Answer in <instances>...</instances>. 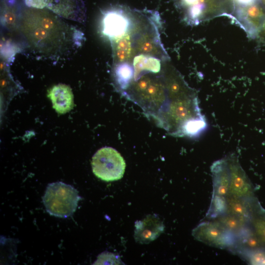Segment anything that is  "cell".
<instances>
[{"instance_id": "obj_8", "label": "cell", "mask_w": 265, "mask_h": 265, "mask_svg": "<svg viewBox=\"0 0 265 265\" xmlns=\"http://www.w3.org/2000/svg\"><path fill=\"white\" fill-rule=\"evenodd\" d=\"M131 21L129 15L122 9L108 10L102 20V32L113 41L128 33Z\"/></svg>"}, {"instance_id": "obj_24", "label": "cell", "mask_w": 265, "mask_h": 265, "mask_svg": "<svg viewBox=\"0 0 265 265\" xmlns=\"http://www.w3.org/2000/svg\"><path fill=\"white\" fill-rule=\"evenodd\" d=\"M256 38L260 42L265 44V21L260 30Z\"/></svg>"}, {"instance_id": "obj_7", "label": "cell", "mask_w": 265, "mask_h": 265, "mask_svg": "<svg viewBox=\"0 0 265 265\" xmlns=\"http://www.w3.org/2000/svg\"><path fill=\"white\" fill-rule=\"evenodd\" d=\"M226 158L230 171L228 194L244 198L255 197L252 184L242 169L238 157L233 154Z\"/></svg>"}, {"instance_id": "obj_27", "label": "cell", "mask_w": 265, "mask_h": 265, "mask_svg": "<svg viewBox=\"0 0 265 265\" xmlns=\"http://www.w3.org/2000/svg\"><path fill=\"white\" fill-rule=\"evenodd\" d=\"M262 1L265 4V0H262Z\"/></svg>"}, {"instance_id": "obj_23", "label": "cell", "mask_w": 265, "mask_h": 265, "mask_svg": "<svg viewBox=\"0 0 265 265\" xmlns=\"http://www.w3.org/2000/svg\"><path fill=\"white\" fill-rule=\"evenodd\" d=\"M122 263L116 255L109 253L104 252L100 255L97 261L95 263L97 265H118Z\"/></svg>"}, {"instance_id": "obj_2", "label": "cell", "mask_w": 265, "mask_h": 265, "mask_svg": "<svg viewBox=\"0 0 265 265\" xmlns=\"http://www.w3.org/2000/svg\"><path fill=\"white\" fill-rule=\"evenodd\" d=\"M80 199L78 190L73 186L57 182L48 185L43 202L51 215L66 218L76 211Z\"/></svg>"}, {"instance_id": "obj_6", "label": "cell", "mask_w": 265, "mask_h": 265, "mask_svg": "<svg viewBox=\"0 0 265 265\" xmlns=\"http://www.w3.org/2000/svg\"><path fill=\"white\" fill-rule=\"evenodd\" d=\"M29 7L45 8L59 16L79 22L84 21L85 8L82 0H24Z\"/></svg>"}, {"instance_id": "obj_25", "label": "cell", "mask_w": 265, "mask_h": 265, "mask_svg": "<svg viewBox=\"0 0 265 265\" xmlns=\"http://www.w3.org/2000/svg\"><path fill=\"white\" fill-rule=\"evenodd\" d=\"M257 0H235V1L241 6H247L255 4Z\"/></svg>"}, {"instance_id": "obj_1", "label": "cell", "mask_w": 265, "mask_h": 265, "mask_svg": "<svg viewBox=\"0 0 265 265\" xmlns=\"http://www.w3.org/2000/svg\"><path fill=\"white\" fill-rule=\"evenodd\" d=\"M60 17L46 8L29 7L23 11L20 29L33 50L54 56L81 45L83 34Z\"/></svg>"}, {"instance_id": "obj_12", "label": "cell", "mask_w": 265, "mask_h": 265, "mask_svg": "<svg viewBox=\"0 0 265 265\" xmlns=\"http://www.w3.org/2000/svg\"><path fill=\"white\" fill-rule=\"evenodd\" d=\"M47 96L52 101L53 107L59 114L70 111L74 107V95L71 87L59 83L53 86L48 92Z\"/></svg>"}, {"instance_id": "obj_22", "label": "cell", "mask_w": 265, "mask_h": 265, "mask_svg": "<svg viewBox=\"0 0 265 265\" xmlns=\"http://www.w3.org/2000/svg\"><path fill=\"white\" fill-rule=\"evenodd\" d=\"M243 256L252 265H265V249L259 248L242 253Z\"/></svg>"}, {"instance_id": "obj_13", "label": "cell", "mask_w": 265, "mask_h": 265, "mask_svg": "<svg viewBox=\"0 0 265 265\" xmlns=\"http://www.w3.org/2000/svg\"><path fill=\"white\" fill-rule=\"evenodd\" d=\"M0 20L2 26L10 32L20 28L22 13L17 0H2Z\"/></svg>"}, {"instance_id": "obj_4", "label": "cell", "mask_w": 265, "mask_h": 265, "mask_svg": "<svg viewBox=\"0 0 265 265\" xmlns=\"http://www.w3.org/2000/svg\"><path fill=\"white\" fill-rule=\"evenodd\" d=\"M159 17L158 13L150 11L149 24L132 38L133 50L137 54H148L167 60L168 57L160 42L155 22Z\"/></svg>"}, {"instance_id": "obj_9", "label": "cell", "mask_w": 265, "mask_h": 265, "mask_svg": "<svg viewBox=\"0 0 265 265\" xmlns=\"http://www.w3.org/2000/svg\"><path fill=\"white\" fill-rule=\"evenodd\" d=\"M235 20L249 37L256 38L265 21V11L256 3L242 6L237 11Z\"/></svg>"}, {"instance_id": "obj_15", "label": "cell", "mask_w": 265, "mask_h": 265, "mask_svg": "<svg viewBox=\"0 0 265 265\" xmlns=\"http://www.w3.org/2000/svg\"><path fill=\"white\" fill-rule=\"evenodd\" d=\"M254 197L240 198L228 194L226 197V213L235 215L250 222L251 214V202Z\"/></svg>"}, {"instance_id": "obj_19", "label": "cell", "mask_w": 265, "mask_h": 265, "mask_svg": "<svg viewBox=\"0 0 265 265\" xmlns=\"http://www.w3.org/2000/svg\"><path fill=\"white\" fill-rule=\"evenodd\" d=\"M213 219L218 221L227 230L236 235L244 227L250 224V222L228 213H225Z\"/></svg>"}, {"instance_id": "obj_26", "label": "cell", "mask_w": 265, "mask_h": 265, "mask_svg": "<svg viewBox=\"0 0 265 265\" xmlns=\"http://www.w3.org/2000/svg\"><path fill=\"white\" fill-rule=\"evenodd\" d=\"M181 1L183 4L189 7L196 3L198 0H181Z\"/></svg>"}, {"instance_id": "obj_20", "label": "cell", "mask_w": 265, "mask_h": 265, "mask_svg": "<svg viewBox=\"0 0 265 265\" xmlns=\"http://www.w3.org/2000/svg\"><path fill=\"white\" fill-rule=\"evenodd\" d=\"M206 0H198L195 4L189 6L186 17V22L192 25H196L204 20Z\"/></svg>"}, {"instance_id": "obj_3", "label": "cell", "mask_w": 265, "mask_h": 265, "mask_svg": "<svg viewBox=\"0 0 265 265\" xmlns=\"http://www.w3.org/2000/svg\"><path fill=\"white\" fill-rule=\"evenodd\" d=\"M92 171L98 178L106 182L121 179L124 174L126 163L120 154L110 147L98 150L92 157Z\"/></svg>"}, {"instance_id": "obj_10", "label": "cell", "mask_w": 265, "mask_h": 265, "mask_svg": "<svg viewBox=\"0 0 265 265\" xmlns=\"http://www.w3.org/2000/svg\"><path fill=\"white\" fill-rule=\"evenodd\" d=\"M134 238L141 244L148 243L158 238L163 232L164 226L159 217L155 214L147 215L135 224Z\"/></svg>"}, {"instance_id": "obj_14", "label": "cell", "mask_w": 265, "mask_h": 265, "mask_svg": "<svg viewBox=\"0 0 265 265\" xmlns=\"http://www.w3.org/2000/svg\"><path fill=\"white\" fill-rule=\"evenodd\" d=\"M250 225L263 248L265 249V210L254 197L251 202Z\"/></svg>"}, {"instance_id": "obj_16", "label": "cell", "mask_w": 265, "mask_h": 265, "mask_svg": "<svg viewBox=\"0 0 265 265\" xmlns=\"http://www.w3.org/2000/svg\"><path fill=\"white\" fill-rule=\"evenodd\" d=\"M132 65L135 81L140 79L144 73H157L161 68L159 58L145 54H137L133 58Z\"/></svg>"}, {"instance_id": "obj_5", "label": "cell", "mask_w": 265, "mask_h": 265, "mask_svg": "<svg viewBox=\"0 0 265 265\" xmlns=\"http://www.w3.org/2000/svg\"><path fill=\"white\" fill-rule=\"evenodd\" d=\"M192 235L196 239L214 247L234 251L236 247V235L214 219L200 223Z\"/></svg>"}, {"instance_id": "obj_11", "label": "cell", "mask_w": 265, "mask_h": 265, "mask_svg": "<svg viewBox=\"0 0 265 265\" xmlns=\"http://www.w3.org/2000/svg\"><path fill=\"white\" fill-rule=\"evenodd\" d=\"M212 195L226 197L229 193L230 171L226 158L215 161L211 167Z\"/></svg>"}, {"instance_id": "obj_21", "label": "cell", "mask_w": 265, "mask_h": 265, "mask_svg": "<svg viewBox=\"0 0 265 265\" xmlns=\"http://www.w3.org/2000/svg\"><path fill=\"white\" fill-rule=\"evenodd\" d=\"M226 212L227 202L226 197L212 195L207 216L214 219L226 213Z\"/></svg>"}, {"instance_id": "obj_17", "label": "cell", "mask_w": 265, "mask_h": 265, "mask_svg": "<svg viewBox=\"0 0 265 265\" xmlns=\"http://www.w3.org/2000/svg\"><path fill=\"white\" fill-rule=\"evenodd\" d=\"M113 55L117 63L127 62L132 56L133 50V41L130 34H127L111 41Z\"/></svg>"}, {"instance_id": "obj_18", "label": "cell", "mask_w": 265, "mask_h": 265, "mask_svg": "<svg viewBox=\"0 0 265 265\" xmlns=\"http://www.w3.org/2000/svg\"><path fill=\"white\" fill-rule=\"evenodd\" d=\"M114 75L117 83L121 89H125L134 76L133 67L128 61L117 63L114 69Z\"/></svg>"}]
</instances>
